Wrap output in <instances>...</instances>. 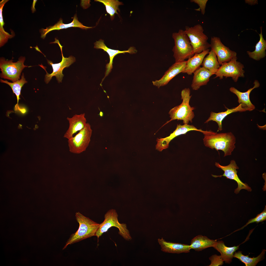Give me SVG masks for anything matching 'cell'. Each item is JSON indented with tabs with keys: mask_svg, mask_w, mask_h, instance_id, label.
<instances>
[{
	"mask_svg": "<svg viewBox=\"0 0 266 266\" xmlns=\"http://www.w3.org/2000/svg\"><path fill=\"white\" fill-rule=\"evenodd\" d=\"M76 219L79 224L77 231L72 234L63 249H64L67 246L86 238L95 236L100 224L93 221L83 216L79 212L75 214Z\"/></svg>",
	"mask_w": 266,
	"mask_h": 266,
	"instance_id": "7a4b0ae2",
	"label": "cell"
},
{
	"mask_svg": "<svg viewBox=\"0 0 266 266\" xmlns=\"http://www.w3.org/2000/svg\"><path fill=\"white\" fill-rule=\"evenodd\" d=\"M100 112V116H102V112Z\"/></svg>",
	"mask_w": 266,
	"mask_h": 266,
	"instance_id": "e575fe53",
	"label": "cell"
},
{
	"mask_svg": "<svg viewBox=\"0 0 266 266\" xmlns=\"http://www.w3.org/2000/svg\"><path fill=\"white\" fill-rule=\"evenodd\" d=\"M215 165L217 167L221 169L224 172L222 175L217 176L212 175V176L215 178L221 177L223 176L226 177L227 178L235 181L238 184L237 187L234 191L235 194L239 193L242 189H245L249 191H251V187L247 184L243 183L238 177L237 174V171L236 169H238L239 168L235 160H231L230 164L226 166L221 165L218 163L216 162H215Z\"/></svg>",
	"mask_w": 266,
	"mask_h": 266,
	"instance_id": "8fae6325",
	"label": "cell"
},
{
	"mask_svg": "<svg viewBox=\"0 0 266 266\" xmlns=\"http://www.w3.org/2000/svg\"><path fill=\"white\" fill-rule=\"evenodd\" d=\"M25 59V57L21 56L17 62H14L12 59L7 60L4 58L1 57L0 59V77L9 80L13 82L18 80L23 70L28 66L24 64Z\"/></svg>",
	"mask_w": 266,
	"mask_h": 266,
	"instance_id": "52a82bcc",
	"label": "cell"
},
{
	"mask_svg": "<svg viewBox=\"0 0 266 266\" xmlns=\"http://www.w3.org/2000/svg\"><path fill=\"white\" fill-rule=\"evenodd\" d=\"M158 242L160 245L161 250L164 252L179 254L188 253L191 249L190 245L178 243L167 241L163 238L158 239Z\"/></svg>",
	"mask_w": 266,
	"mask_h": 266,
	"instance_id": "ffe728a7",
	"label": "cell"
},
{
	"mask_svg": "<svg viewBox=\"0 0 266 266\" xmlns=\"http://www.w3.org/2000/svg\"><path fill=\"white\" fill-rule=\"evenodd\" d=\"M191 131H198L201 133L203 131L198 129L193 125L184 124L181 125L178 124L176 129L169 136L163 138H157L156 149L159 151H162L163 150L168 148L169 142L175 138L181 135L185 134Z\"/></svg>",
	"mask_w": 266,
	"mask_h": 266,
	"instance_id": "4fadbf2b",
	"label": "cell"
},
{
	"mask_svg": "<svg viewBox=\"0 0 266 266\" xmlns=\"http://www.w3.org/2000/svg\"><path fill=\"white\" fill-rule=\"evenodd\" d=\"M262 27H260L261 33L259 34L260 40L256 44L255 50L253 51H247L249 57L255 60H259L266 56V41L263 37L262 32Z\"/></svg>",
	"mask_w": 266,
	"mask_h": 266,
	"instance_id": "d4e9b609",
	"label": "cell"
},
{
	"mask_svg": "<svg viewBox=\"0 0 266 266\" xmlns=\"http://www.w3.org/2000/svg\"><path fill=\"white\" fill-rule=\"evenodd\" d=\"M92 130L90 125L87 123L85 127L75 136L68 140L69 151L79 154L85 151L90 141Z\"/></svg>",
	"mask_w": 266,
	"mask_h": 266,
	"instance_id": "9c48e42d",
	"label": "cell"
},
{
	"mask_svg": "<svg viewBox=\"0 0 266 266\" xmlns=\"http://www.w3.org/2000/svg\"><path fill=\"white\" fill-rule=\"evenodd\" d=\"M239 246L227 247L223 241L218 240L217 241L213 247L220 253L225 263L230 264L232 262L234 253L239 249Z\"/></svg>",
	"mask_w": 266,
	"mask_h": 266,
	"instance_id": "603a6c76",
	"label": "cell"
},
{
	"mask_svg": "<svg viewBox=\"0 0 266 266\" xmlns=\"http://www.w3.org/2000/svg\"><path fill=\"white\" fill-rule=\"evenodd\" d=\"M237 59L236 57L228 62L222 64L215 73L216 76L214 78L219 77L221 79L224 77L226 78L231 77L234 82H236L239 77H244V65L237 61Z\"/></svg>",
	"mask_w": 266,
	"mask_h": 266,
	"instance_id": "30bf717a",
	"label": "cell"
},
{
	"mask_svg": "<svg viewBox=\"0 0 266 266\" xmlns=\"http://www.w3.org/2000/svg\"><path fill=\"white\" fill-rule=\"evenodd\" d=\"M84 113L75 114L72 117H67L69 126L68 129L64 134V137L68 140L71 139L74 134L83 129L85 126L86 119Z\"/></svg>",
	"mask_w": 266,
	"mask_h": 266,
	"instance_id": "e0dca14e",
	"label": "cell"
},
{
	"mask_svg": "<svg viewBox=\"0 0 266 266\" xmlns=\"http://www.w3.org/2000/svg\"><path fill=\"white\" fill-rule=\"evenodd\" d=\"M207 0H191L190 1L194 2L198 5L199 8L196 9L198 11H200L201 14L204 15L205 13V9Z\"/></svg>",
	"mask_w": 266,
	"mask_h": 266,
	"instance_id": "1f68e13d",
	"label": "cell"
},
{
	"mask_svg": "<svg viewBox=\"0 0 266 266\" xmlns=\"http://www.w3.org/2000/svg\"><path fill=\"white\" fill-rule=\"evenodd\" d=\"M37 0H33V3L32 6L31 10L32 11V13H33L36 11V9L35 7V4L37 1Z\"/></svg>",
	"mask_w": 266,
	"mask_h": 266,
	"instance_id": "d6a6232c",
	"label": "cell"
},
{
	"mask_svg": "<svg viewBox=\"0 0 266 266\" xmlns=\"http://www.w3.org/2000/svg\"><path fill=\"white\" fill-rule=\"evenodd\" d=\"M225 107L227 109L225 111L218 113L211 112L209 117L204 123H207L211 121H215L217 123L218 127L217 132L220 131L222 130V121L227 116L233 113L241 112L247 111L245 107L240 103L237 106L230 109H229L225 106Z\"/></svg>",
	"mask_w": 266,
	"mask_h": 266,
	"instance_id": "d6986e66",
	"label": "cell"
},
{
	"mask_svg": "<svg viewBox=\"0 0 266 266\" xmlns=\"http://www.w3.org/2000/svg\"><path fill=\"white\" fill-rule=\"evenodd\" d=\"M71 27H78L82 29L85 30L93 28L92 27H88L83 25L79 21L77 15L76 14L74 16L72 21L69 23H64L62 19L60 18L59 21L54 25L47 27L45 29H41L39 31L41 34V37L42 38L44 39L45 37L47 34L52 31L66 29Z\"/></svg>",
	"mask_w": 266,
	"mask_h": 266,
	"instance_id": "2e32d148",
	"label": "cell"
},
{
	"mask_svg": "<svg viewBox=\"0 0 266 266\" xmlns=\"http://www.w3.org/2000/svg\"><path fill=\"white\" fill-rule=\"evenodd\" d=\"M216 241V240L211 239L205 236L198 235L192 239L190 247L191 249L200 251L207 248L213 247Z\"/></svg>",
	"mask_w": 266,
	"mask_h": 266,
	"instance_id": "cb8c5ba5",
	"label": "cell"
},
{
	"mask_svg": "<svg viewBox=\"0 0 266 266\" xmlns=\"http://www.w3.org/2000/svg\"><path fill=\"white\" fill-rule=\"evenodd\" d=\"M266 251V250L264 249L257 257L252 258L249 257L248 255L245 256L243 255L242 251H239L237 252H235L233 257L239 259L244 263L246 266H255L258 262L264 258Z\"/></svg>",
	"mask_w": 266,
	"mask_h": 266,
	"instance_id": "484cf974",
	"label": "cell"
},
{
	"mask_svg": "<svg viewBox=\"0 0 266 266\" xmlns=\"http://www.w3.org/2000/svg\"><path fill=\"white\" fill-rule=\"evenodd\" d=\"M186 61L175 62L170 66L159 80L152 82L153 84L158 88L166 85L174 77L182 73L185 67Z\"/></svg>",
	"mask_w": 266,
	"mask_h": 266,
	"instance_id": "9a60e30c",
	"label": "cell"
},
{
	"mask_svg": "<svg viewBox=\"0 0 266 266\" xmlns=\"http://www.w3.org/2000/svg\"><path fill=\"white\" fill-rule=\"evenodd\" d=\"M253 84L254 86L249 89L247 91L242 92L238 90L234 87H232L229 89L230 91L235 94L238 98V102L242 104L246 108L247 111H251L255 108V106L250 101L249 98L250 93L254 89L258 87L260 85L259 82L255 80Z\"/></svg>",
	"mask_w": 266,
	"mask_h": 266,
	"instance_id": "ac0fdd59",
	"label": "cell"
},
{
	"mask_svg": "<svg viewBox=\"0 0 266 266\" xmlns=\"http://www.w3.org/2000/svg\"><path fill=\"white\" fill-rule=\"evenodd\" d=\"M211 261V264L209 266H218L222 265L224 261L221 256L216 254L213 255L209 258Z\"/></svg>",
	"mask_w": 266,
	"mask_h": 266,
	"instance_id": "4dcf8cb0",
	"label": "cell"
},
{
	"mask_svg": "<svg viewBox=\"0 0 266 266\" xmlns=\"http://www.w3.org/2000/svg\"><path fill=\"white\" fill-rule=\"evenodd\" d=\"M246 2L250 4H254L257 3V0H246Z\"/></svg>",
	"mask_w": 266,
	"mask_h": 266,
	"instance_id": "836d02e7",
	"label": "cell"
},
{
	"mask_svg": "<svg viewBox=\"0 0 266 266\" xmlns=\"http://www.w3.org/2000/svg\"><path fill=\"white\" fill-rule=\"evenodd\" d=\"M210 50L208 49L201 52L195 54L193 56L188 59L186 61L185 69L182 73H186L191 75L202 65L206 55L208 54Z\"/></svg>",
	"mask_w": 266,
	"mask_h": 266,
	"instance_id": "7402d4cb",
	"label": "cell"
},
{
	"mask_svg": "<svg viewBox=\"0 0 266 266\" xmlns=\"http://www.w3.org/2000/svg\"><path fill=\"white\" fill-rule=\"evenodd\" d=\"M95 1L102 3L105 6L106 12L110 15L112 20L114 19L115 14H118L117 11L119 12V6L123 4L122 2L117 0H95Z\"/></svg>",
	"mask_w": 266,
	"mask_h": 266,
	"instance_id": "83f0119b",
	"label": "cell"
},
{
	"mask_svg": "<svg viewBox=\"0 0 266 266\" xmlns=\"http://www.w3.org/2000/svg\"><path fill=\"white\" fill-rule=\"evenodd\" d=\"M266 206L263 211L260 213L258 214L256 216L253 218L249 220L248 222L243 227L237 230L238 231L242 230L245 227L247 226L250 223L256 222L258 223L260 222H262L266 220Z\"/></svg>",
	"mask_w": 266,
	"mask_h": 266,
	"instance_id": "f546056e",
	"label": "cell"
},
{
	"mask_svg": "<svg viewBox=\"0 0 266 266\" xmlns=\"http://www.w3.org/2000/svg\"><path fill=\"white\" fill-rule=\"evenodd\" d=\"M203 139L205 146L224 153V157L231 155L235 148L236 138L231 132L218 133L211 130L204 131Z\"/></svg>",
	"mask_w": 266,
	"mask_h": 266,
	"instance_id": "6da1fadb",
	"label": "cell"
},
{
	"mask_svg": "<svg viewBox=\"0 0 266 266\" xmlns=\"http://www.w3.org/2000/svg\"><path fill=\"white\" fill-rule=\"evenodd\" d=\"M0 82L8 84L11 87L13 93H15L17 96V107H18L17 109H19L18 104L19 100L20 99L19 96L20 94L21 89L23 85L27 82L24 77L23 73H22L21 79L16 82L10 83L7 80H4L1 79H0Z\"/></svg>",
	"mask_w": 266,
	"mask_h": 266,
	"instance_id": "f1b7e54d",
	"label": "cell"
},
{
	"mask_svg": "<svg viewBox=\"0 0 266 266\" xmlns=\"http://www.w3.org/2000/svg\"><path fill=\"white\" fill-rule=\"evenodd\" d=\"M194 73L191 87L194 90H198L201 86L206 85L210 77L214 74L203 67H199Z\"/></svg>",
	"mask_w": 266,
	"mask_h": 266,
	"instance_id": "44dd1931",
	"label": "cell"
},
{
	"mask_svg": "<svg viewBox=\"0 0 266 266\" xmlns=\"http://www.w3.org/2000/svg\"><path fill=\"white\" fill-rule=\"evenodd\" d=\"M210 45L211 50L215 53L220 65L228 62L233 58L236 57V53L225 46L218 37H212Z\"/></svg>",
	"mask_w": 266,
	"mask_h": 266,
	"instance_id": "7c38bea8",
	"label": "cell"
},
{
	"mask_svg": "<svg viewBox=\"0 0 266 266\" xmlns=\"http://www.w3.org/2000/svg\"><path fill=\"white\" fill-rule=\"evenodd\" d=\"M208 54L203 59L202 65L210 72L215 74L220 67L216 55L214 52L211 50Z\"/></svg>",
	"mask_w": 266,
	"mask_h": 266,
	"instance_id": "4316f807",
	"label": "cell"
},
{
	"mask_svg": "<svg viewBox=\"0 0 266 266\" xmlns=\"http://www.w3.org/2000/svg\"><path fill=\"white\" fill-rule=\"evenodd\" d=\"M94 48L96 49H101L103 50L104 51L107 52L109 56L110 61L106 65V71L105 75L102 79L101 84L105 78L111 72L113 68V60L115 57L118 54L124 53H129L131 54L135 53L137 51V50L134 47H131L128 50H126L120 51L117 50L112 49L108 48L104 43V40L100 39L98 41H96L94 43Z\"/></svg>",
	"mask_w": 266,
	"mask_h": 266,
	"instance_id": "5bb4252c",
	"label": "cell"
},
{
	"mask_svg": "<svg viewBox=\"0 0 266 266\" xmlns=\"http://www.w3.org/2000/svg\"><path fill=\"white\" fill-rule=\"evenodd\" d=\"M55 39L54 41L51 42L50 43H57L58 44L61 50L62 59L61 62L56 64H53L52 61L47 60L48 64L52 66L53 69V72L50 74H49L47 72L44 66L42 65H39L46 72V74L45 76L44 81L47 84L49 82L53 76L56 77L58 83L62 82L64 76L62 73L63 69L66 67H69L76 61L75 58L73 56H71L68 57H65L64 56L62 52L63 46L61 45L58 39L56 38H55Z\"/></svg>",
	"mask_w": 266,
	"mask_h": 266,
	"instance_id": "ba28073f",
	"label": "cell"
},
{
	"mask_svg": "<svg viewBox=\"0 0 266 266\" xmlns=\"http://www.w3.org/2000/svg\"><path fill=\"white\" fill-rule=\"evenodd\" d=\"M175 45L172 50L175 62H183L194 55L189 39L184 31L180 29L172 34Z\"/></svg>",
	"mask_w": 266,
	"mask_h": 266,
	"instance_id": "277c9868",
	"label": "cell"
},
{
	"mask_svg": "<svg viewBox=\"0 0 266 266\" xmlns=\"http://www.w3.org/2000/svg\"><path fill=\"white\" fill-rule=\"evenodd\" d=\"M190 91L188 88L183 89L181 92V98L182 102L180 105L171 109L169 114L170 119L167 123L175 120H182L184 124H188L192 122L195 115L193 110L195 108L191 107L189 101L192 96L190 95Z\"/></svg>",
	"mask_w": 266,
	"mask_h": 266,
	"instance_id": "3957f363",
	"label": "cell"
},
{
	"mask_svg": "<svg viewBox=\"0 0 266 266\" xmlns=\"http://www.w3.org/2000/svg\"><path fill=\"white\" fill-rule=\"evenodd\" d=\"M188 37L195 54L199 53L209 49L210 44L208 36L203 33L202 26L197 24L193 27H185L184 30Z\"/></svg>",
	"mask_w": 266,
	"mask_h": 266,
	"instance_id": "8992f818",
	"label": "cell"
},
{
	"mask_svg": "<svg viewBox=\"0 0 266 266\" xmlns=\"http://www.w3.org/2000/svg\"><path fill=\"white\" fill-rule=\"evenodd\" d=\"M118 216L116 210L114 209L110 210L105 214L104 221L100 224L96 233L95 236L97 238L98 241L100 237L112 227L118 229L119 234L125 239L127 241L132 240V237L126 224L120 223L118 221Z\"/></svg>",
	"mask_w": 266,
	"mask_h": 266,
	"instance_id": "5b68a950",
	"label": "cell"
}]
</instances>
